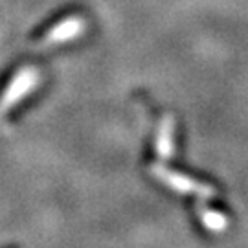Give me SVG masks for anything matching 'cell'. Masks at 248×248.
Masks as SVG:
<instances>
[{"label":"cell","mask_w":248,"mask_h":248,"mask_svg":"<svg viewBox=\"0 0 248 248\" xmlns=\"http://www.w3.org/2000/svg\"><path fill=\"white\" fill-rule=\"evenodd\" d=\"M41 83V72L35 66H22L20 70L8 81L0 94V116L8 114L11 108L30 96Z\"/></svg>","instance_id":"6da1fadb"},{"label":"cell","mask_w":248,"mask_h":248,"mask_svg":"<svg viewBox=\"0 0 248 248\" xmlns=\"http://www.w3.org/2000/svg\"><path fill=\"white\" fill-rule=\"evenodd\" d=\"M85 20L79 15H72V17L62 18L61 22H57L55 26H52L46 35L43 37V45L45 46H53V45H62V43H70L74 39L85 31Z\"/></svg>","instance_id":"7a4b0ae2"}]
</instances>
